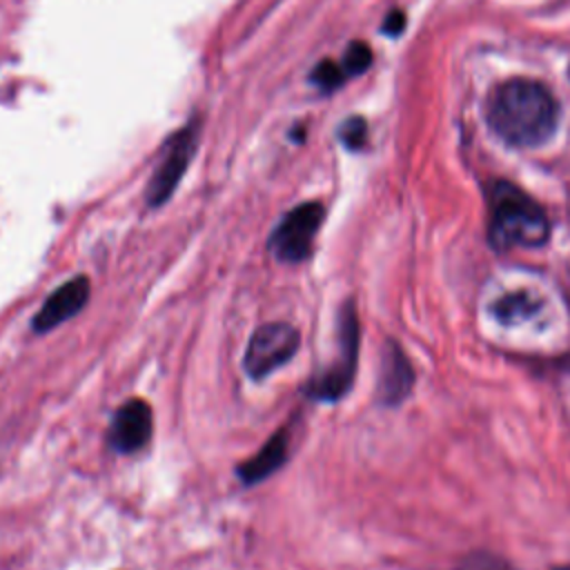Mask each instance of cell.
<instances>
[{
    "label": "cell",
    "mask_w": 570,
    "mask_h": 570,
    "mask_svg": "<svg viewBox=\"0 0 570 570\" xmlns=\"http://www.w3.org/2000/svg\"><path fill=\"white\" fill-rule=\"evenodd\" d=\"M456 570H514V568L505 559L479 550V552H472L465 559H461Z\"/></svg>",
    "instance_id": "obj_15"
},
{
    "label": "cell",
    "mask_w": 570,
    "mask_h": 570,
    "mask_svg": "<svg viewBox=\"0 0 570 570\" xmlns=\"http://www.w3.org/2000/svg\"><path fill=\"white\" fill-rule=\"evenodd\" d=\"M309 80L321 89V91H334L336 87L343 85L345 80V71L338 62L334 60H321L314 69H312V76Z\"/></svg>",
    "instance_id": "obj_12"
},
{
    "label": "cell",
    "mask_w": 570,
    "mask_h": 570,
    "mask_svg": "<svg viewBox=\"0 0 570 570\" xmlns=\"http://www.w3.org/2000/svg\"><path fill=\"white\" fill-rule=\"evenodd\" d=\"M552 570H570V566H559V568H552Z\"/></svg>",
    "instance_id": "obj_17"
},
{
    "label": "cell",
    "mask_w": 570,
    "mask_h": 570,
    "mask_svg": "<svg viewBox=\"0 0 570 570\" xmlns=\"http://www.w3.org/2000/svg\"><path fill=\"white\" fill-rule=\"evenodd\" d=\"M372 65V49L356 40L352 42L347 49H345V56H343V71L345 76H356V73H363L367 67Z\"/></svg>",
    "instance_id": "obj_13"
},
{
    "label": "cell",
    "mask_w": 570,
    "mask_h": 570,
    "mask_svg": "<svg viewBox=\"0 0 570 570\" xmlns=\"http://www.w3.org/2000/svg\"><path fill=\"white\" fill-rule=\"evenodd\" d=\"M405 29V13L403 11H390L385 22H383V31L387 36H399Z\"/></svg>",
    "instance_id": "obj_16"
},
{
    "label": "cell",
    "mask_w": 570,
    "mask_h": 570,
    "mask_svg": "<svg viewBox=\"0 0 570 570\" xmlns=\"http://www.w3.org/2000/svg\"><path fill=\"white\" fill-rule=\"evenodd\" d=\"M301 345V332L283 321L265 323L254 330L243 354V367L249 379L263 381L274 370L285 365Z\"/></svg>",
    "instance_id": "obj_5"
},
{
    "label": "cell",
    "mask_w": 570,
    "mask_h": 570,
    "mask_svg": "<svg viewBox=\"0 0 570 570\" xmlns=\"http://www.w3.org/2000/svg\"><path fill=\"white\" fill-rule=\"evenodd\" d=\"M323 218H325V207L316 200H307L289 209L269 234L267 247L272 256L289 265L307 261Z\"/></svg>",
    "instance_id": "obj_4"
},
{
    "label": "cell",
    "mask_w": 570,
    "mask_h": 570,
    "mask_svg": "<svg viewBox=\"0 0 570 570\" xmlns=\"http://www.w3.org/2000/svg\"><path fill=\"white\" fill-rule=\"evenodd\" d=\"M287 452H289V434L287 430H278L269 436V441L247 461H243L236 468L238 479L245 485H254L265 481L267 476H272L276 470L283 468V463L287 461Z\"/></svg>",
    "instance_id": "obj_10"
},
{
    "label": "cell",
    "mask_w": 570,
    "mask_h": 570,
    "mask_svg": "<svg viewBox=\"0 0 570 570\" xmlns=\"http://www.w3.org/2000/svg\"><path fill=\"white\" fill-rule=\"evenodd\" d=\"M559 105L554 96L534 80L512 78L499 85L488 100L492 131L510 145H543L557 127Z\"/></svg>",
    "instance_id": "obj_1"
},
{
    "label": "cell",
    "mask_w": 570,
    "mask_h": 570,
    "mask_svg": "<svg viewBox=\"0 0 570 570\" xmlns=\"http://www.w3.org/2000/svg\"><path fill=\"white\" fill-rule=\"evenodd\" d=\"M89 292H91V287H89L87 276H73L71 281L62 283L60 287H56L49 294V298L36 312V316L31 321V330L36 334H45V332L58 327L60 323L73 318L87 305Z\"/></svg>",
    "instance_id": "obj_8"
},
{
    "label": "cell",
    "mask_w": 570,
    "mask_h": 570,
    "mask_svg": "<svg viewBox=\"0 0 570 570\" xmlns=\"http://www.w3.org/2000/svg\"><path fill=\"white\" fill-rule=\"evenodd\" d=\"M550 236L546 212L512 183L499 180L490 191L488 240L494 249L539 247Z\"/></svg>",
    "instance_id": "obj_2"
},
{
    "label": "cell",
    "mask_w": 570,
    "mask_h": 570,
    "mask_svg": "<svg viewBox=\"0 0 570 570\" xmlns=\"http://www.w3.org/2000/svg\"><path fill=\"white\" fill-rule=\"evenodd\" d=\"M151 432V407L142 399H129L116 410L107 430V441L118 454H134L149 443Z\"/></svg>",
    "instance_id": "obj_7"
},
{
    "label": "cell",
    "mask_w": 570,
    "mask_h": 570,
    "mask_svg": "<svg viewBox=\"0 0 570 570\" xmlns=\"http://www.w3.org/2000/svg\"><path fill=\"white\" fill-rule=\"evenodd\" d=\"M198 134H200L198 120H189V122H185V127L180 131H176L171 136V140L165 147V154L145 189V203L149 207H160L171 198L185 169L189 167V160L196 154Z\"/></svg>",
    "instance_id": "obj_6"
},
{
    "label": "cell",
    "mask_w": 570,
    "mask_h": 570,
    "mask_svg": "<svg viewBox=\"0 0 570 570\" xmlns=\"http://www.w3.org/2000/svg\"><path fill=\"white\" fill-rule=\"evenodd\" d=\"M338 138L347 149H361L367 140V125L361 116H352L347 118L341 129H338Z\"/></svg>",
    "instance_id": "obj_14"
},
{
    "label": "cell",
    "mask_w": 570,
    "mask_h": 570,
    "mask_svg": "<svg viewBox=\"0 0 570 570\" xmlns=\"http://www.w3.org/2000/svg\"><path fill=\"white\" fill-rule=\"evenodd\" d=\"M414 385V370L407 361L405 352L399 347V343L387 341L383 347V361L379 372V385H376V401L381 405H399L405 401V396L412 392Z\"/></svg>",
    "instance_id": "obj_9"
},
{
    "label": "cell",
    "mask_w": 570,
    "mask_h": 570,
    "mask_svg": "<svg viewBox=\"0 0 570 570\" xmlns=\"http://www.w3.org/2000/svg\"><path fill=\"white\" fill-rule=\"evenodd\" d=\"M336 338H338V354L336 358L314 379H309L305 394L312 401L321 403H336L343 399L356 374L358 363V343H361V330H358V314L352 301H345L338 309L336 321Z\"/></svg>",
    "instance_id": "obj_3"
},
{
    "label": "cell",
    "mask_w": 570,
    "mask_h": 570,
    "mask_svg": "<svg viewBox=\"0 0 570 570\" xmlns=\"http://www.w3.org/2000/svg\"><path fill=\"white\" fill-rule=\"evenodd\" d=\"M539 312V301L525 289L519 292H508L501 298H497L490 307V314L505 327L521 325L530 321Z\"/></svg>",
    "instance_id": "obj_11"
}]
</instances>
